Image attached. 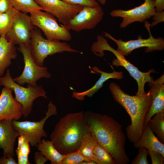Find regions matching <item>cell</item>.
<instances>
[{"instance_id": "1", "label": "cell", "mask_w": 164, "mask_h": 164, "mask_svg": "<svg viewBox=\"0 0 164 164\" xmlns=\"http://www.w3.org/2000/svg\"><path fill=\"white\" fill-rule=\"evenodd\" d=\"M89 134L109 152L116 164H127L130 161L125 150L126 137L122 125L106 115L91 111L84 113Z\"/></svg>"}, {"instance_id": "2", "label": "cell", "mask_w": 164, "mask_h": 164, "mask_svg": "<svg viewBox=\"0 0 164 164\" xmlns=\"http://www.w3.org/2000/svg\"><path fill=\"white\" fill-rule=\"evenodd\" d=\"M109 87L114 99L125 109L130 117L131 124L126 128V132L130 141L134 144L140 139L142 134L152 102V95L149 91L142 96H130L113 82Z\"/></svg>"}, {"instance_id": "3", "label": "cell", "mask_w": 164, "mask_h": 164, "mask_svg": "<svg viewBox=\"0 0 164 164\" xmlns=\"http://www.w3.org/2000/svg\"><path fill=\"white\" fill-rule=\"evenodd\" d=\"M88 134L89 132L82 111L61 118L50 137L55 148L66 155L77 151L83 137Z\"/></svg>"}, {"instance_id": "4", "label": "cell", "mask_w": 164, "mask_h": 164, "mask_svg": "<svg viewBox=\"0 0 164 164\" xmlns=\"http://www.w3.org/2000/svg\"><path fill=\"white\" fill-rule=\"evenodd\" d=\"M91 48L92 51L95 55L100 57L104 56V51H108L112 52L116 57L112 62V65L117 67L120 66L123 67L136 81L138 90L136 95L142 96L145 94L144 87L145 84L154 80L153 77L150 76L151 73L155 72L154 69L150 70L146 72L140 71L138 68L128 61L120 52L111 47L103 36L98 35L97 36V41L93 43Z\"/></svg>"}, {"instance_id": "5", "label": "cell", "mask_w": 164, "mask_h": 164, "mask_svg": "<svg viewBox=\"0 0 164 164\" xmlns=\"http://www.w3.org/2000/svg\"><path fill=\"white\" fill-rule=\"evenodd\" d=\"M30 46L34 61L41 67L43 66L44 60L48 56L64 52L82 53L66 42L45 39L40 30L36 28L31 31Z\"/></svg>"}, {"instance_id": "6", "label": "cell", "mask_w": 164, "mask_h": 164, "mask_svg": "<svg viewBox=\"0 0 164 164\" xmlns=\"http://www.w3.org/2000/svg\"><path fill=\"white\" fill-rule=\"evenodd\" d=\"M2 86L13 90L15 99L22 105V115L25 118L31 112L33 102L37 98H47L46 92L42 86L27 84V87L22 86L14 81L9 69H7L4 76L0 77V86Z\"/></svg>"}, {"instance_id": "7", "label": "cell", "mask_w": 164, "mask_h": 164, "mask_svg": "<svg viewBox=\"0 0 164 164\" xmlns=\"http://www.w3.org/2000/svg\"><path fill=\"white\" fill-rule=\"evenodd\" d=\"M30 14L32 24L43 31L47 39L64 41L71 39L70 30L67 25H59L53 15L41 10Z\"/></svg>"}, {"instance_id": "8", "label": "cell", "mask_w": 164, "mask_h": 164, "mask_svg": "<svg viewBox=\"0 0 164 164\" xmlns=\"http://www.w3.org/2000/svg\"><path fill=\"white\" fill-rule=\"evenodd\" d=\"M48 107L45 116L39 121L12 120V124L19 135L24 136L32 147H36L42 138L47 137L44 129L45 123L50 116L57 114L56 108L51 101Z\"/></svg>"}, {"instance_id": "9", "label": "cell", "mask_w": 164, "mask_h": 164, "mask_svg": "<svg viewBox=\"0 0 164 164\" xmlns=\"http://www.w3.org/2000/svg\"><path fill=\"white\" fill-rule=\"evenodd\" d=\"M17 49L22 54L25 65L22 74L13 78L14 81L21 86L25 84L36 86L37 81L41 78L51 77L46 67L39 66L34 61L30 45H19Z\"/></svg>"}, {"instance_id": "10", "label": "cell", "mask_w": 164, "mask_h": 164, "mask_svg": "<svg viewBox=\"0 0 164 164\" xmlns=\"http://www.w3.org/2000/svg\"><path fill=\"white\" fill-rule=\"evenodd\" d=\"M145 26L149 34V37L143 39L139 35L135 40H131L124 41L121 39H117L114 38L109 33L103 32V35L112 40L116 44L118 48L117 50L124 56L130 54L134 50L138 48L145 47V52L149 53L155 50H162L164 48V40L161 37L154 38L152 35L149 25V23L145 21Z\"/></svg>"}, {"instance_id": "11", "label": "cell", "mask_w": 164, "mask_h": 164, "mask_svg": "<svg viewBox=\"0 0 164 164\" xmlns=\"http://www.w3.org/2000/svg\"><path fill=\"white\" fill-rule=\"evenodd\" d=\"M156 12L155 0H144L141 5L128 10L115 9L110 13L113 17H120L123 20L119 26L124 28L136 22H144L153 17Z\"/></svg>"}, {"instance_id": "12", "label": "cell", "mask_w": 164, "mask_h": 164, "mask_svg": "<svg viewBox=\"0 0 164 164\" xmlns=\"http://www.w3.org/2000/svg\"><path fill=\"white\" fill-rule=\"evenodd\" d=\"M104 11L100 5L83 6L81 10L67 25L70 30L78 32L95 28L102 19Z\"/></svg>"}, {"instance_id": "13", "label": "cell", "mask_w": 164, "mask_h": 164, "mask_svg": "<svg viewBox=\"0 0 164 164\" xmlns=\"http://www.w3.org/2000/svg\"><path fill=\"white\" fill-rule=\"evenodd\" d=\"M35 28L30 16L19 11L12 28L5 33V37L14 45H29L32 30Z\"/></svg>"}, {"instance_id": "14", "label": "cell", "mask_w": 164, "mask_h": 164, "mask_svg": "<svg viewBox=\"0 0 164 164\" xmlns=\"http://www.w3.org/2000/svg\"><path fill=\"white\" fill-rule=\"evenodd\" d=\"M34 0L43 10L56 17L63 25H67L83 7L80 5H69L60 0Z\"/></svg>"}, {"instance_id": "15", "label": "cell", "mask_w": 164, "mask_h": 164, "mask_svg": "<svg viewBox=\"0 0 164 164\" xmlns=\"http://www.w3.org/2000/svg\"><path fill=\"white\" fill-rule=\"evenodd\" d=\"M13 91L7 87L2 89L0 95V121L18 120L22 115V105L13 97Z\"/></svg>"}, {"instance_id": "16", "label": "cell", "mask_w": 164, "mask_h": 164, "mask_svg": "<svg viewBox=\"0 0 164 164\" xmlns=\"http://www.w3.org/2000/svg\"><path fill=\"white\" fill-rule=\"evenodd\" d=\"M12 120L0 121V149L6 157L15 156V145L16 139L19 135L15 129Z\"/></svg>"}, {"instance_id": "17", "label": "cell", "mask_w": 164, "mask_h": 164, "mask_svg": "<svg viewBox=\"0 0 164 164\" xmlns=\"http://www.w3.org/2000/svg\"><path fill=\"white\" fill-rule=\"evenodd\" d=\"M148 83L152 102L146 117L145 126L155 114L164 111V74Z\"/></svg>"}, {"instance_id": "18", "label": "cell", "mask_w": 164, "mask_h": 164, "mask_svg": "<svg viewBox=\"0 0 164 164\" xmlns=\"http://www.w3.org/2000/svg\"><path fill=\"white\" fill-rule=\"evenodd\" d=\"M93 70L97 73L101 74V77L96 82L94 85L90 89L82 92H73L72 97L80 101H83L86 96L91 97L103 86L104 83L110 78L120 80L124 77L122 72H117L113 69L112 73H108L101 70L97 67L95 66L92 68Z\"/></svg>"}, {"instance_id": "19", "label": "cell", "mask_w": 164, "mask_h": 164, "mask_svg": "<svg viewBox=\"0 0 164 164\" xmlns=\"http://www.w3.org/2000/svg\"><path fill=\"white\" fill-rule=\"evenodd\" d=\"M6 33L0 36V77L4 74L5 70L11 64V60L17 56L15 45L6 39Z\"/></svg>"}, {"instance_id": "20", "label": "cell", "mask_w": 164, "mask_h": 164, "mask_svg": "<svg viewBox=\"0 0 164 164\" xmlns=\"http://www.w3.org/2000/svg\"><path fill=\"white\" fill-rule=\"evenodd\" d=\"M134 145L136 149L143 147L149 151H157L164 157V144L158 140L148 124L145 126L140 138Z\"/></svg>"}, {"instance_id": "21", "label": "cell", "mask_w": 164, "mask_h": 164, "mask_svg": "<svg viewBox=\"0 0 164 164\" xmlns=\"http://www.w3.org/2000/svg\"><path fill=\"white\" fill-rule=\"evenodd\" d=\"M36 147L51 164H61L65 155L61 154L55 148L51 141L42 139Z\"/></svg>"}, {"instance_id": "22", "label": "cell", "mask_w": 164, "mask_h": 164, "mask_svg": "<svg viewBox=\"0 0 164 164\" xmlns=\"http://www.w3.org/2000/svg\"><path fill=\"white\" fill-rule=\"evenodd\" d=\"M147 124L153 132H154L158 140L164 143V111L155 114Z\"/></svg>"}, {"instance_id": "23", "label": "cell", "mask_w": 164, "mask_h": 164, "mask_svg": "<svg viewBox=\"0 0 164 164\" xmlns=\"http://www.w3.org/2000/svg\"><path fill=\"white\" fill-rule=\"evenodd\" d=\"M94 142V154L97 159L99 164H116L111 154L104 147L101 145L94 136L90 133Z\"/></svg>"}, {"instance_id": "24", "label": "cell", "mask_w": 164, "mask_h": 164, "mask_svg": "<svg viewBox=\"0 0 164 164\" xmlns=\"http://www.w3.org/2000/svg\"><path fill=\"white\" fill-rule=\"evenodd\" d=\"M94 147L93 139L90 134H88L83 137L78 150L88 160L95 161L99 164L93 152Z\"/></svg>"}, {"instance_id": "25", "label": "cell", "mask_w": 164, "mask_h": 164, "mask_svg": "<svg viewBox=\"0 0 164 164\" xmlns=\"http://www.w3.org/2000/svg\"><path fill=\"white\" fill-rule=\"evenodd\" d=\"M18 11L13 7L7 12L0 14V35L6 33L12 28Z\"/></svg>"}, {"instance_id": "26", "label": "cell", "mask_w": 164, "mask_h": 164, "mask_svg": "<svg viewBox=\"0 0 164 164\" xmlns=\"http://www.w3.org/2000/svg\"><path fill=\"white\" fill-rule=\"evenodd\" d=\"M13 7L17 11L24 13L43 10L34 0H10Z\"/></svg>"}, {"instance_id": "27", "label": "cell", "mask_w": 164, "mask_h": 164, "mask_svg": "<svg viewBox=\"0 0 164 164\" xmlns=\"http://www.w3.org/2000/svg\"><path fill=\"white\" fill-rule=\"evenodd\" d=\"M89 161L78 151L65 155L61 164H80L84 161Z\"/></svg>"}, {"instance_id": "28", "label": "cell", "mask_w": 164, "mask_h": 164, "mask_svg": "<svg viewBox=\"0 0 164 164\" xmlns=\"http://www.w3.org/2000/svg\"><path fill=\"white\" fill-rule=\"evenodd\" d=\"M138 152L131 162L132 164H149L147 158L149 151L146 148L140 147L138 148Z\"/></svg>"}, {"instance_id": "29", "label": "cell", "mask_w": 164, "mask_h": 164, "mask_svg": "<svg viewBox=\"0 0 164 164\" xmlns=\"http://www.w3.org/2000/svg\"><path fill=\"white\" fill-rule=\"evenodd\" d=\"M63 2L71 5L82 6H96L99 5L96 0H60Z\"/></svg>"}, {"instance_id": "30", "label": "cell", "mask_w": 164, "mask_h": 164, "mask_svg": "<svg viewBox=\"0 0 164 164\" xmlns=\"http://www.w3.org/2000/svg\"><path fill=\"white\" fill-rule=\"evenodd\" d=\"M149 155L151 158L152 164H164V157L158 152L149 150Z\"/></svg>"}, {"instance_id": "31", "label": "cell", "mask_w": 164, "mask_h": 164, "mask_svg": "<svg viewBox=\"0 0 164 164\" xmlns=\"http://www.w3.org/2000/svg\"><path fill=\"white\" fill-rule=\"evenodd\" d=\"M30 146L29 142L25 138V141L22 146L19 149H16L15 152L16 155H22L29 156L30 152Z\"/></svg>"}, {"instance_id": "32", "label": "cell", "mask_w": 164, "mask_h": 164, "mask_svg": "<svg viewBox=\"0 0 164 164\" xmlns=\"http://www.w3.org/2000/svg\"><path fill=\"white\" fill-rule=\"evenodd\" d=\"M152 21L151 23H149L150 27H152L157 24L163 22L164 21V12L163 11L156 12L153 16Z\"/></svg>"}, {"instance_id": "33", "label": "cell", "mask_w": 164, "mask_h": 164, "mask_svg": "<svg viewBox=\"0 0 164 164\" xmlns=\"http://www.w3.org/2000/svg\"><path fill=\"white\" fill-rule=\"evenodd\" d=\"M13 7L10 0H0V14L5 12Z\"/></svg>"}, {"instance_id": "34", "label": "cell", "mask_w": 164, "mask_h": 164, "mask_svg": "<svg viewBox=\"0 0 164 164\" xmlns=\"http://www.w3.org/2000/svg\"><path fill=\"white\" fill-rule=\"evenodd\" d=\"M34 159L35 162L36 164H44L49 160L39 151L35 153Z\"/></svg>"}, {"instance_id": "35", "label": "cell", "mask_w": 164, "mask_h": 164, "mask_svg": "<svg viewBox=\"0 0 164 164\" xmlns=\"http://www.w3.org/2000/svg\"><path fill=\"white\" fill-rule=\"evenodd\" d=\"M0 164H18V163L13 156L6 157L3 156L0 158Z\"/></svg>"}, {"instance_id": "36", "label": "cell", "mask_w": 164, "mask_h": 164, "mask_svg": "<svg viewBox=\"0 0 164 164\" xmlns=\"http://www.w3.org/2000/svg\"><path fill=\"white\" fill-rule=\"evenodd\" d=\"M18 164H30L29 156L22 155H17Z\"/></svg>"}, {"instance_id": "37", "label": "cell", "mask_w": 164, "mask_h": 164, "mask_svg": "<svg viewBox=\"0 0 164 164\" xmlns=\"http://www.w3.org/2000/svg\"><path fill=\"white\" fill-rule=\"evenodd\" d=\"M156 12L163 11L164 9V0H155Z\"/></svg>"}, {"instance_id": "38", "label": "cell", "mask_w": 164, "mask_h": 164, "mask_svg": "<svg viewBox=\"0 0 164 164\" xmlns=\"http://www.w3.org/2000/svg\"><path fill=\"white\" fill-rule=\"evenodd\" d=\"M97 164V163L94 161L91 160L84 161L81 162L80 164Z\"/></svg>"}, {"instance_id": "39", "label": "cell", "mask_w": 164, "mask_h": 164, "mask_svg": "<svg viewBox=\"0 0 164 164\" xmlns=\"http://www.w3.org/2000/svg\"><path fill=\"white\" fill-rule=\"evenodd\" d=\"M100 3L103 5H104L107 0H97Z\"/></svg>"}, {"instance_id": "40", "label": "cell", "mask_w": 164, "mask_h": 164, "mask_svg": "<svg viewBox=\"0 0 164 164\" xmlns=\"http://www.w3.org/2000/svg\"><path fill=\"white\" fill-rule=\"evenodd\" d=\"M1 35H0V36Z\"/></svg>"}]
</instances>
